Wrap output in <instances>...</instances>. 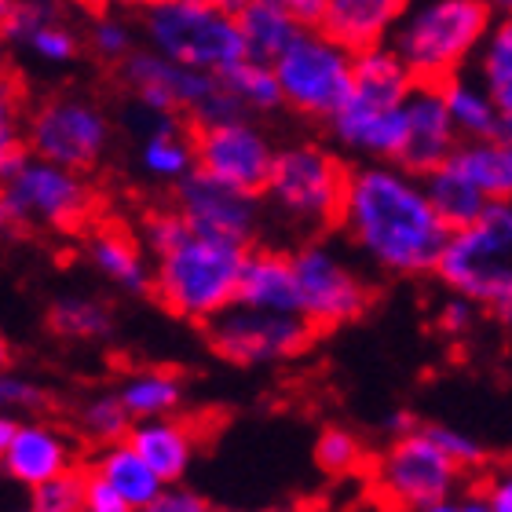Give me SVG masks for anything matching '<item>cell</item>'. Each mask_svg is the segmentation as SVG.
Listing matches in <instances>:
<instances>
[{"mask_svg": "<svg viewBox=\"0 0 512 512\" xmlns=\"http://www.w3.org/2000/svg\"><path fill=\"white\" fill-rule=\"evenodd\" d=\"M461 465L439 447L432 432L406 428L392 439L374 469V487L388 505L421 512H443V505L461 491Z\"/></svg>", "mask_w": 512, "mask_h": 512, "instance_id": "10", "label": "cell"}, {"mask_svg": "<svg viewBox=\"0 0 512 512\" xmlns=\"http://www.w3.org/2000/svg\"><path fill=\"white\" fill-rule=\"evenodd\" d=\"M48 326L70 341H99L114 330V315L96 297H59L48 308Z\"/></svg>", "mask_w": 512, "mask_h": 512, "instance_id": "32", "label": "cell"}, {"mask_svg": "<svg viewBox=\"0 0 512 512\" xmlns=\"http://www.w3.org/2000/svg\"><path fill=\"white\" fill-rule=\"evenodd\" d=\"M348 176L352 169L333 150L315 147V143H293L278 150L264 194L289 224L304 231H326L341 224Z\"/></svg>", "mask_w": 512, "mask_h": 512, "instance_id": "8", "label": "cell"}, {"mask_svg": "<svg viewBox=\"0 0 512 512\" xmlns=\"http://www.w3.org/2000/svg\"><path fill=\"white\" fill-rule=\"evenodd\" d=\"M498 107H502V132L512 139V88L498 92Z\"/></svg>", "mask_w": 512, "mask_h": 512, "instance_id": "49", "label": "cell"}, {"mask_svg": "<svg viewBox=\"0 0 512 512\" xmlns=\"http://www.w3.org/2000/svg\"><path fill=\"white\" fill-rule=\"evenodd\" d=\"M337 227L366 264L395 278L436 275L454 231L428 198L425 176L399 161H363L352 169Z\"/></svg>", "mask_w": 512, "mask_h": 512, "instance_id": "1", "label": "cell"}, {"mask_svg": "<svg viewBox=\"0 0 512 512\" xmlns=\"http://www.w3.org/2000/svg\"><path fill=\"white\" fill-rule=\"evenodd\" d=\"M11 11H15V0H0V30H4V22H8Z\"/></svg>", "mask_w": 512, "mask_h": 512, "instance_id": "53", "label": "cell"}, {"mask_svg": "<svg viewBox=\"0 0 512 512\" xmlns=\"http://www.w3.org/2000/svg\"><path fill=\"white\" fill-rule=\"evenodd\" d=\"M15 432H19V421L0 410V465L8 458V447H11V439H15Z\"/></svg>", "mask_w": 512, "mask_h": 512, "instance_id": "48", "label": "cell"}, {"mask_svg": "<svg viewBox=\"0 0 512 512\" xmlns=\"http://www.w3.org/2000/svg\"><path fill=\"white\" fill-rule=\"evenodd\" d=\"M311 326L300 311H267L253 304H227L220 315L205 322L209 344L220 359L235 366H267L293 359L308 348Z\"/></svg>", "mask_w": 512, "mask_h": 512, "instance_id": "11", "label": "cell"}, {"mask_svg": "<svg viewBox=\"0 0 512 512\" xmlns=\"http://www.w3.org/2000/svg\"><path fill=\"white\" fill-rule=\"evenodd\" d=\"M92 209V191L77 169L26 154L8 180H0V235H22L30 227L74 231Z\"/></svg>", "mask_w": 512, "mask_h": 512, "instance_id": "6", "label": "cell"}, {"mask_svg": "<svg viewBox=\"0 0 512 512\" xmlns=\"http://www.w3.org/2000/svg\"><path fill=\"white\" fill-rule=\"evenodd\" d=\"M487 502L491 512H512V469L494 472V480L487 483Z\"/></svg>", "mask_w": 512, "mask_h": 512, "instance_id": "47", "label": "cell"}, {"mask_svg": "<svg viewBox=\"0 0 512 512\" xmlns=\"http://www.w3.org/2000/svg\"><path fill=\"white\" fill-rule=\"evenodd\" d=\"M246 253L249 246L191 231L180 246L158 256L154 293L161 308L191 322H209L213 315H220L227 304L238 300Z\"/></svg>", "mask_w": 512, "mask_h": 512, "instance_id": "3", "label": "cell"}, {"mask_svg": "<svg viewBox=\"0 0 512 512\" xmlns=\"http://www.w3.org/2000/svg\"><path fill=\"white\" fill-rule=\"evenodd\" d=\"M139 165L150 180L161 183H180L198 169L194 136H187L176 125V114H154V125L143 136V147H139Z\"/></svg>", "mask_w": 512, "mask_h": 512, "instance_id": "22", "label": "cell"}, {"mask_svg": "<svg viewBox=\"0 0 512 512\" xmlns=\"http://www.w3.org/2000/svg\"><path fill=\"white\" fill-rule=\"evenodd\" d=\"M128 443L143 454L150 469L158 472L165 483H180L194 461V432L176 417H143L132 421Z\"/></svg>", "mask_w": 512, "mask_h": 512, "instance_id": "20", "label": "cell"}, {"mask_svg": "<svg viewBox=\"0 0 512 512\" xmlns=\"http://www.w3.org/2000/svg\"><path fill=\"white\" fill-rule=\"evenodd\" d=\"M403 114H406V139L395 161L406 165L410 172H417V176H425V172L439 169L461 143L458 128L450 121L447 99H443V85H436V81H417L403 103Z\"/></svg>", "mask_w": 512, "mask_h": 512, "instance_id": "16", "label": "cell"}, {"mask_svg": "<svg viewBox=\"0 0 512 512\" xmlns=\"http://www.w3.org/2000/svg\"><path fill=\"white\" fill-rule=\"evenodd\" d=\"M476 70L480 77L491 85V92H505L512 88V15H498L487 33V41H483L480 55H476Z\"/></svg>", "mask_w": 512, "mask_h": 512, "instance_id": "33", "label": "cell"}, {"mask_svg": "<svg viewBox=\"0 0 512 512\" xmlns=\"http://www.w3.org/2000/svg\"><path fill=\"white\" fill-rule=\"evenodd\" d=\"M494 19L487 0H410L392 33V48L403 55L414 81L443 85L480 55Z\"/></svg>", "mask_w": 512, "mask_h": 512, "instance_id": "2", "label": "cell"}, {"mask_svg": "<svg viewBox=\"0 0 512 512\" xmlns=\"http://www.w3.org/2000/svg\"><path fill=\"white\" fill-rule=\"evenodd\" d=\"M26 143L33 154L52 158L66 169H92L110 143L107 114L81 96H55L26 121Z\"/></svg>", "mask_w": 512, "mask_h": 512, "instance_id": "13", "label": "cell"}, {"mask_svg": "<svg viewBox=\"0 0 512 512\" xmlns=\"http://www.w3.org/2000/svg\"><path fill=\"white\" fill-rule=\"evenodd\" d=\"M403 103H388V99L366 96V92H352L348 103L330 118L333 139L348 154H359L363 161H395L406 139Z\"/></svg>", "mask_w": 512, "mask_h": 512, "instance_id": "17", "label": "cell"}, {"mask_svg": "<svg viewBox=\"0 0 512 512\" xmlns=\"http://www.w3.org/2000/svg\"><path fill=\"white\" fill-rule=\"evenodd\" d=\"M436 278L480 308L512 304V202H491L472 224L454 227L436 264Z\"/></svg>", "mask_w": 512, "mask_h": 512, "instance_id": "4", "label": "cell"}, {"mask_svg": "<svg viewBox=\"0 0 512 512\" xmlns=\"http://www.w3.org/2000/svg\"><path fill=\"white\" fill-rule=\"evenodd\" d=\"M22 48L33 55V59H41V63H52V66H63L70 63L77 55V37L74 30L66 26L59 15H52V19L37 22L26 37H22Z\"/></svg>", "mask_w": 512, "mask_h": 512, "instance_id": "36", "label": "cell"}, {"mask_svg": "<svg viewBox=\"0 0 512 512\" xmlns=\"http://www.w3.org/2000/svg\"><path fill=\"white\" fill-rule=\"evenodd\" d=\"M33 512H81L85 509V476L77 469L59 472L52 480H44L41 487H33L30 494Z\"/></svg>", "mask_w": 512, "mask_h": 512, "instance_id": "37", "label": "cell"}, {"mask_svg": "<svg viewBox=\"0 0 512 512\" xmlns=\"http://www.w3.org/2000/svg\"><path fill=\"white\" fill-rule=\"evenodd\" d=\"M8 359H11V348H8V341L0 337V366H8Z\"/></svg>", "mask_w": 512, "mask_h": 512, "instance_id": "54", "label": "cell"}, {"mask_svg": "<svg viewBox=\"0 0 512 512\" xmlns=\"http://www.w3.org/2000/svg\"><path fill=\"white\" fill-rule=\"evenodd\" d=\"M450 297L439 304V330L450 333V337H465V333L476 326V315H480V304L469 300L465 293H454L447 289Z\"/></svg>", "mask_w": 512, "mask_h": 512, "instance_id": "43", "label": "cell"}, {"mask_svg": "<svg viewBox=\"0 0 512 512\" xmlns=\"http://www.w3.org/2000/svg\"><path fill=\"white\" fill-rule=\"evenodd\" d=\"M26 158V143H22V99L15 81L0 77V180H8Z\"/></svg>", "mask_w": 512, "mask_h": 512, "instance_id": "35", "label": "cell"}, {"mask_svg": "<svg viewBox=\"0 0 512 512\" xmlns=\"http://www.w3.org/2000/svg\"><path fill=\"white\" fill-rule=\"evenodd\" d=\"M44 392L26 377L11 374L8 366H0V410L4 414H30V410H41Z\"/></svg>", "mask_w": 512, "mask_h": 512, "instance_id": "41", "label": "cell"}, {"mask_svg": "<svg viewBox=\"0 0 512 512\" xmlns=\"http://www.w3.org/2000/svg\"><path fill=\"white\" fill-rule=\"evenodd\" d=\"M432 439H436L439 447L447 450L450 458L458 461L461 469H476L483 461V447L480 439H472L469 432H461V428H450V425H428Z\"/></svg>", "mask_w": 512, "mask_h": 512, "instance_id": "42", "label": "cell"}, {"mask_svg": "<svg viewBox=\"0 0 512 512\" xmlns=\"http://www.w3.org/2000/svg\"><path fill=\"white\" fill-rule=\"evenodd\" d=\"M275 4H282L300 26H322V15H326L330 0H275Z\"/></svg>", "mask_w": 512, "mask_h": 512, "instance_id": "46", "label": "cell"}, {"mask_svg": "<svg viewBox=\"0 0 512 512\" xmlns=\"http://www.w3.org/2000/svg\"><path fill=\"white\" fill-rule=\"evenodd\" d=\"M450 158L491 202H512V139L505 132L487 139H461Z\"/></svg>", "mask_w": 512, "mask_h": 512, "instance_id": "25", "label": "cell"}, {"mask_svg": "<svg viewBox=\"0 0 512 512\" xmlns=\"http://www.w3.org/2000/svg\"><path fill=\"white\" fill-rule=\"evenodd\" d=\"M88 44H92V52L99 55V59H107V63H125L128 55H132V33H128V26L121 19H114V15H107V19H99L96 26H92V33H88Z\"/></svg>", "mask_w": 512, "mask_h": 512, "instance_id": "40", "label": "cell"}, {"mask_svg": "<svg viewBox=\"0 0 512 512\" xmlns=\"http://www.w3.org/2000/svg\"><path fill=\"white\" fill-rule=\"evenodd\" d=\"M187 235H191V224H187V216H183L180 209H176V213H150L147 220H143V246L154 256L169 253V249L180 246Z\"/></svg>", "mask_w": 512, "mask_h": 512, "instance_id": "39", "label": "cell"}, {"mask_svg": "<svg viewBox=\"0 0 512 512\" xmlns=\"http://www.w3.org/2000/svg\"><path fill=\"white\" fill-rule=\"evenodd\" d=\"M498 315H502V319H505V322H509V326H512V304H509V308H502V311H498Z\"/></svg>", "mask_w": 512, "mask_h": 512, "instance_id": "55", "label": "cell"}, {"mask_svg": "<svg viewBox=\"0 0 512 512\" xmlns=\"http://www.w3.org/2000/svg\"><path fill=\"white\" fill-rule=\"evenodd\" d=\"M0 66H4V37H0Z\"/></svg>", "mask_w": 512, "mask_h": 512, "instance_id": "56", "label": "cell"}, {"mask_svg": "<svg viewBox=\"0 0 512 512\" xmlns=\"http://www.w3.org/2000/svg\"><path fill=\"white\" fill-rule=\"evenodd\" d=\"M136 4H154V0H136Z\"/></svg>", "mask_w": 512, "mask_h": 512, "instance_id": "57", "label": "cell"}, {"mask_svg": "<svg viewBox=\"0 0 512 512\" xmlns=\"http://www.w3.org/2000/svg\"><path fill=\"white\" fill-rule=\"evenodd\" d=\"M88 260L121 293H147V289H154V271H150L147 256L139 253L136 242L121 235V231H99L88 242Z\"/></svg>", "mask_w": 512, "mask_h": 512, "instance_id": "27", "label": "cell"}, {"mask_svg": "<svg viewBox=\"0 0 512 512\" xmlns=\"http://www.w3.org/2000/svg\"><path fill=\"white\" fill-rule=\"evenodd\" d=\"M425 187H428L432 205H436L439 216H443L450 227L472 224V220L491 205V198H487V194H483L480 187L461 172V165L454 158H447L439 169L425 172Z\"/></svg>", "mask_w": 512, "mask_h": 512, "instance_id": "28", "label": "cell"}, {"mask_svg": "<svg viewBox=\"0 0 512 512\" xmlns=\"http://www.w3.org/2000/svg\"><path fill=\"white\" fill-rule=\"evenodd\" d=\"M443 99H447L450 121L458 128L461 139H487L502 136V107L491 85L476 77H450L443 81Z\"/></svg>", "mask_w": 512, "mask_h": 512, "instance_id": "23", "label": "cell"}, {"mask_svg": "<svg viewBox=\"0 0 512 512\" xmlns=\"http://www.w3.org/2000/svg\"><path fill=\"white\" fill-rule=\"evenodd\" d=\"M85 509L88 512H132L125 498L114 491V483L103 480L96 469L85 476Z\"/></svg>", "mask_w": 512, "mask_h": 512, "instance_id": "44", "label": "cell"}, {"mask_svg": "<svg viewBox=\"0 0 512 512\" xmlns=\"http://www.w3.org/2000/svg\"><path fill=\"white\" fill-rule=\"evenodd\" d=\"M414 85V74L403 63V55L392 48V41L355 52V92L388 99V103H403Z\"/></svg>", "mask_w": 512, "mask_h": 512, "instance_id": "29", "label": "cell"}, {"mask_svg": "<svg viewBox=\"0 0 512 512\" xmlns=\"http://www.w3.org/2000/svg\"><path fill=\"white\" fill-rule=\"evenodd\" d=\"M260 194L238 191L231 183H220L194 169L187 180L176 183V209L187 216L191 231L209 238H224L249 246L260 231Z\"/></svg>", "mask_w": 512, "mask_h": 512, "instance_id": "15", "label": "cell"}, {"mask_svg": "<svg viewBox=\"0 0 512 512\" xmlns=\"http://www.w3.org/2000/svg\"><path fill=\"white\" fill-rule=\"evenodd\" d=\"M96 472L103 480L114 483V491L125 498L128 509H154V502L165 491V480L150 469L147 461H143V454L128 439L103 447V454L96 461Z\"/></svg>", "mask_w": 512, "mask_h": 512, "instance_id": "24", "label": "cell"}, {"mask_svg": "<svg viewBox=\"0 0 512 512\" xmlns=\"http://www.w3.org/2000/svg\"><path fill=\"white\" fill-rule=\"evenodd\" d=\"M238 300L267 311H300L293 256L271 253V249L246 253L242 282H238Z\"/></svg>", "mask_w": 512, "mask_h": 512, "instance_id": "21", "label": "cell"}, {"mask_svg": "<svg viewBox=\"0 0 512 512\" xmlns=\"http://www.w3.org/2000/svg\"><path fill=\"white\" fill-rule=\"evenodd\" d=\"M238 26H242V41H246L249 59L271 66L278 63V55L286 52L289 44L297 41V33L304 30L275 0H249L246 8L238 11Z\"/></svg>", "mask_w": 512, "mask_h": 512, "instance_id": "26", "label": "cell"}, {"mask_svg": "<svg viewBox=\"0 0 512 512\" xmlns=\"http://www.w3.org/2000/svg\"><path fill=\"white\" fill-rule=\"evenodd\" d=\"M121 77L139 99V107L154 114H191L194 125H213L246 114L220 74L183 66L154 48L128 55L121 63Z\"/></svg>", "mask_w": 512, "mask_h": 512, "instance_id": "7", "label": "cell"}, {"mask_svg": "<svg viewBox=\"0 0 512 512\" xmlns=\"http://www.w3.org/2000/svg\"><path fill=\"white\" fill-rule=\"evenodd\" d=\"M224 85L231 88V96L238 99V107L246 114H271V110L286 107L282 99V85H278V74L271 63H256V59H238L235 66H227Z\"/></svg>", "mask_w": 512, "mask_h": 512, "instance_id": "31", "label": "cell"}, {"mask_svg": "<svg viewBox=\"0 0 512 512\" xmlns=\"http://www.w3.org/2000/svg\"><path fill=\"white\" fill-rule=\"evenodd\" d=\"M293 275H297L300 315L315 330L344 326L370 308V282L330 242H308L304 249H297Z\"/></svg>", "mask_w": 512, "mask_h": 512, "instance_id": "12", "label": "cell"}, {"mask_svg": "<svg viewBox=\"0 0 512 512\" xmlns=\"http://www.w3.org/2000/svg\"><path fill=\"white\" fill-rule=\"evenodd\" d=\"M194 150H198V169L205 176L231 183V187L249 194L267 191V180H271V169H275L278 158L275 143L246 114L213 121V125H198Z\"/></svg>", "mask_w": 512, "mask_h": 512, "instance_id": "14", "label": "cell"}, {"mask_svg": "<svg viewBox=\"0 0 512 512\" xmlns=\"http://www.w3.org/2000/svg\"><path fill=\"white\" fill-rule=\"evenodd\" d=\"M202 4H213V8H224V11H242L249 4V0H202Z\"/></svg>", "mask_w": 512, "mask_h": 512, "instance_id": "50", "label": "cell"}, {"mask_svg": "<svg viewBox=\"0 0 512 512\" xmlns=\"http://www.w3.org/2000/svg\"><path fill=\"white\" fill-rule=\"evenodd\" d=\"M315 461H319L322 469L330 472V476H348L363 465V447H359V439L352 432H344V428H326L315 443Z\"/></svg>", "mask_w": 512, "mask_h": 512, "instance_id": "38", "label": "cell"}, {"mask_svg": "<svg viewBox=\"0 0 512 512\" xmlns=\"http://www.w3.org/2000/svg\"><path fill=\"white\" fill-rule=\"evenodd\" d=\"M118 395L125 410L132 414V421L169 417L183 403V381L176 374H169V370H139V374L121 381Z\"/></svg>", "mask_w": 512, "mask_h": 512, "instance_id": "30", "label": "cell"}, {"mask_svg": "<svg viewBox=\"0 0 512 512\" xmlns=\"http://www.w3.org/2000/svg\"><path fill=\"white\" fill-rule=\"evenodd\" d=\"M74 469V443L52 425H19L15 439L4 458V472L22 487H41L44 480H52L59 472Z\"/></svg>", "mask_w": 512, "mask_h": 512, "instance_id": "18", "label": "cell"}, {"mask_svg": "<svg viewBox=\"0 0 512 512\" xmlns=\"http://www.w3.org/2000/svg\"><path fill=\"white\" fill-rule=\"evenodd\" d=\"M143 37L154 52L176 63L224 74L246 59V41L235 11L213 8L202 0H154L143 15Z\"/></svg>", "mask_w": 512, "mask_h": 512, "instance_id": "5", "label": "cell"}, {"mask_svg": "<svg viewBox=\"0 0 512 512\" xmlns=\"http://www.w3.org/2000/svg\"><path fill=\"white\" fill-rule=\"evenodd\" d=\"M494 8V15H512V0H487Z\"/></svg>", "mask_w": 512, "mask_h": 512, "instance_id": "52", "label": "cell"}, {"mask_svg": "<svg viewBox=\"0 0 512 512\" xmlns=\"http://www.w3.org/2000/svg\"><path fill=\"white\" fill-rule=\"evenodd\" d=\"M410 0H330L322 15V30L348 44L352 52L392 41Z\"/></svg>", "mask_w": 512, "mask_h": 512, "instance_id": "19", "label": "cell"}, {"mask_svg": "<svg viewBox=\"0 0 512 512\" xmlns=\"http://www.w3.org/2000/svg\"><path fill=\"white\" fill-rule=\"evenodd\" d=\"M81 8H92V11H103V8H110V4H118V0H77Z\"/></svg>", "mask_w": 512, "mask_h": 512, "instance_id": "51", "label": "cell"}, {"mask_svg": "<svg viewBox=\"0 0 512 512\" xmlns=\"http://www.w3.org/2000/svg\"><path fill=\"white\" fill-rule=\"evenodd\" d=\"M205 509H209V505H205L202 494L183 491L176 483H165V491H161V498L154 502L150 512H205Z\"/></svg>", "mask_w": 512, "mask_h": 512, "instance_id": "45", "label": "cell"}, {"mask_svg": "<svg viewBox=\"0 0 512 512\" xmlns=\"http://www.w3.org/2000/svg\"><path fill=\"white\" fill-rule=\"evenodd\" d=\"M275 74L289 110L330 121L355 92V52L322 26H304L278 55Z\"/></svg>", "mask_w": 512, "mask_h": 512, "instance_id": "9", "label": "cell"}, {"mask_svg": "<svg viewBox=\"0 0 512 512\" xmlns=\"http://www.w3.org/2000/svg\"><path fill=\"white\" fill-rule=\"evenodd\" d=\"M128 428H132V414L125 410L121 395H92L85 406H81V432H85L92 443H121L128 439Z\"/></svg>", "mask_w": 512, "mask_h": 512, "instance_id": "34", "label": "cell"}]
</instances>
